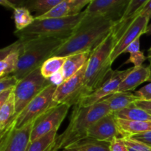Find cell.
Listing matches in <instances>:
<instances>
[{
	"label": "cell",
	"instance_id": "obj_20",
	"mask_svg": "<svg viewBox=\"0 0 151 151\" xmlns=\"http://www.w3.org/2000/svg\"><path fill=\"white\" fill-rule=\"evenodd\" d=\"M139 100H140V98L138 96L130 91L116 92L105 98L112 113L126 109L135 104L136 102Z\"/></svg>",
	"mask_w": 151,
	"mask_h": 151
},
{
	"label": "cell",
	"instance_id": "obj_23",
	"mask_svg": "<svg viewBox=\"0 0 151 151\" xmlns=\"http://www.w3.org/2000/svg\"><path fill=\"white\" fill-rule=\"evenodd\" d=\"M62 1L63 0H28L24 7L31 13H34L35 18H38L50 12Z\"/></svg>",
	"mask_w": 151,
	"mask_h": 151
},
{
	"label": "cell",
	"instance_id": "obj_9",
	"mask_svg": "<svg viewBox=\"0 0 151 151\" xmlns=\"http://www.w3.org/2000/svg\"><path fill=\"white\" fill-rule=\"evenodd\" d=\"M87 63L75 75L63 81L56 88L53 100L57 104L66 103L75 106L81 100Z\"/></svg>",
	"mask_w": 151,
	"mask_h": 151
},
{
	"label": "cell",
	"instance_id": "obj_15",
	"mask_svg": "<svg viewBox=\"0 0 151 151\" xmlns=\"http://www.w3.org/2000/svg\"><path fill=\"white\" fill-rule=\"evenodd\" d=\"M91 1V0H63L50 12L35 19L66 18L77 16L82 13L83 8L87 7Z\"/></svg>",
	"mask_w": 151,
	"mask_h": 151
},
{
	"label": "cell",
	"instance_id": "obj_22",
	"mask_svg": "<svg viewBox=\"0 0 151 151\" xmlns=\"http://www.w3.org/2000/svg\"><path fill=\"white\" fill-rule=\"evenodd\" d=\"M117 119L131 121H151V114L135 104L113 113Z\"/></svg>",
	"mask_w": 151,
	"mask_h": 151
},
{
	"label": "cell",
	"instance_id": "obj_41",
	"mask_svg": "<svg viewBox=\"0 0 151 151\" xmlns=\"http://www.w3.org/2000/svg\"><path fill=\"white\" fill-rule=\"evenodd\" d=\"M147 58L149 59V60H150V64H151V55H149L148 57H147Z\"/></svg>",
	"mask_w": 151,
	"mask_h": 151
},
{
	"label": "cell",
	"instance_id": "obj_32",
	"mask_svg": "<svg viewBox=\"0 0 151 151\" xmlns=\"http://www.w3.org/2000/svg\"><path fill=\"white\" fill-rule=\"evenodd\" d=\"M19 80L13 75L0 78V92L15 88L19 83Z\"/></svg>",
	"mask_w": 151,
	"mask_h": 151
},
{
	"label": "cell",
	"instance_id": "obj_29",
	"mask_svg": "<svg viewBox=\"0 0 151 151\" xmlns=\"http://www.w3.org/2000/svg\"><path fill=\"white\" fill-rule=\"evenodd\" d=\"M58 131H52L29 143L27 151H49L57 137Z\"/></svg>",
	"mask_w": 151,
	"mask_h": 151
},
{
	"label": "cell",
	"instance_id": "obj_40",
	"mask_svg": "<svg viewBox=\"0 0 151 151\" xmlns=\"http://www.w3.org/2000/svg\"><path fill=\"white\" fill-rule=\"evenodd\" d=\"M145 34H147V35H151V24L150 25H148V26H147V29H146Z\"/></svg>",
	"mask_w": 151,
	"mask_h": 151
},
{
	"label": "cell",
	"instance_id": "obj_33",
	"mask_svg": "<svg viewBox=\"0 0 151 151\" xmlns=\"http://www.w3.org/2000/svg\"><path fill=\"white\" fill-rule=\"evenodd\" d=\"M111 151H128L123 137H116L110 142Z\"/></svg>",
	"mask_w": 151,
	"mask_h": 151
},
{
	"label": "cell",
	"instance_id": "obj_39",
	"mask_svg": "<svg viewBox=\"0 0 151 151\" xmlns=\"http://www.w3.org/2000/svg\"><path fill=\"white\" fill-rule=\"evenodd\" d=\"M0 4L7 9H13V10L16 9L15 6L13 4H11L10 1H7V0H0Z\"/></svg>",
	"mask_w": 151,
	"mask_h": 151
},
{
	"label": "cell",
	"instance_id": "obj_34",
	"mask_svg": "<svg viewBox=\"0 0 151 151\" xmlns=\"http://www.w3.org/2000/svg\"><path fill=\"white\" fill-rule=\"evenodd\" d=\"M135 94L139 97L140 100H151V83L136 91Z\"/></svg>",
	"mask_w": 151,
	"mask_h": 151
},
{
	"label": "cell",
	"instance_id": "obj_37",
	"mask_svg": "<svg viewBox=\"0 0 151 151\" xmlns=\"http://www.w3.org/2000/svg\"><path fill=\"white\" fill-rule=\"evenodd\" d=\"M139 14L147 16L150 19H151V0H149L148 2L145 4V6L141 10Z\"/></svg>",
	"mask_w": 151,
	"mask_h": 151
},
{
	"label": "cell",
	"instance_id": "obj_3",
	"mask_svg": "<svg viewBox=\"0 0 151 151\" xmlns=\"http://www.w3.org/2000/svg\"><path fill=\"white\" fill-rule=\"evenodd\" d=\"M116 42L113 31L91 52L87 62L80 101L100 88L112 72L113 62L111 59V54Z\"/></svg>",
	"mask_w": 151,
	"mask_h": 151
},
{
	"label": "cell",
	"instance_id": "obj_30",
	"mask_svg": "<svg viewBox=\"0 0 151 151\" xmlns=\"http://www.w3.org/2000/svg\"><path fill=\"white\" fill-rule=\"evenodd\" d=\"M128 151H151V146L134 139L131 137L124 138Z\"/></svg>",
	"mask_w": 151,
	"mask_h": 151
},
{
	"label": "cell",
	"instance_id": "obj_35",
	"mask_svg": "<svg viewBox=\"0 0 151 151\" xmlns=\"http://www.w3.org/2000/svg\"><path fill=\"white\" fill-rule=\"evenodd\" d=\"M136 106L144 109L151 114V100H139L135 103Z\"/></svg>",
	"mask_w": 151,
	"mask_h": 151
},
{
	"label": "cell",
	"instance_id": "obj_17",
	"mask_svg": "<svg viewBox=\"0 0 151 151\" xmlns=\"http://www.w3.org/2000/svg\"><path fill=\"white\" fill-rule=\"evenodd\" d=\"M148 1L149 0H130L123 16L116 23L114 30L116 41L122 35L131 22L139 14L141 10L148 2Z\"/></svg>",
	"mask_w": 151,
	"mask_h": 151
},
{
	"label": "cell",
	"instance_id": "obj_2",
	"mask_svg": "<svg viewBox=\"0 0 151 151\" xmlns=\"http://www.w3.org/2000/svg\"><path fill=\"white\" fill-rule=\"evenodd\" d=\"M112 113L105 99L89 106L75 105L69 125L57 136L49 151H60L67 146L87 138L91 127L103 116Z\"/></svg>",
	"mask_w": 151,
	"mask_h": 151
},
{
	"label": "cell",
	"instance_id": "obj_13",
	"mask_svg": "<svg viewBox=\"0 0 151 151\" xmlns=\"http://www.w3.org/2000/svg\"><path fill=\"white\" fill-rule=\"evenodd\" d=\"M130 0H91L85 9L87 15H103L119 22Z\"/></svg>",
	"mask_w": 151,
	"mask_h": 151
},
{
	"label": "cell",
	"instance_id": "obj_26",
	"mask_svg": "<svg viewBox=\"0 0 151 151\" xmlns=\"http://www.w3.org/2000/svg\"><path fill=\"white\" fill-rule=\"evenodd\" d=\"M15 114L14 91L10 98L0 107V134L8 126Z\"/></svg>",
	"mask_w": 151,
	"mask_h": 151
},
{
	"label": "cell",
	"instance_id": "obj_24",
	"mask_svg": "<svg viewBox=\"0 0 151 151\" xmlns=\"http://www.w3.org/2000/svg\"><path fill=\"white\" fill-rule=\"evenodd\" d=\"M66 57L52 56L47 59L41 66V73L47 79H50L55 74L61 71Z\"/></svg>",
	"mask_w": 151,
	"mask_h": 151
},
{
	"label": "cell",
	"instance_id": "obj_6",
	"mask_svg": "<svg viewBox=\"0 0 151 151\" xmlns=\"http://www.w3.org/2000/svg\"><path fill=\"white\" fill-rule=\"evenodd\" d=\"M51 83L50 79H47L41 75V67L36 69L20 80L14 89V116H13L10 124L6 128H8L14 122L21 112L38 94H40L46 87Z\"/></svg>",
	"mask_w": 151,
	"mask_h": 151
},
{
	"label": "cell",
	"instance_id": "obj_1",
	"mask_svg": "<svg viewBox=\"0 0 151 151\" xmlns=\"http://www.w3.org/2000/svg\"><path fill=\"white\" fill-rule=\"evenodd\" d=\"M117 22L103 15H87L72 35L55 51L52 56L68 57L85 52H92L114 31Z\"/></svg>",
	"mask_w": 151,
	"mask_h": 151
},
{
	"label": "cell",
	"instance_id": "obj_28",
	"mask_svg": "<svg viewBox=\"0 0 151 151\" xmlns=\"http://www.w3.org/2000/svg\"><path fill=\"white\" fill-rule=\"evenodd\" d=\"M124 53H129L130 57L125 61V64L131 63L134 66L139 67L142 66L143 63L147 59L144 55V52L140 50V38H138L132 43L128 48L125 50Z\"/></svg>",
	"mask_w": 151,
	"mask_h": 151
},
{
	"label": "cell",
	"instance_id": "obj_25",
	"mask_svg": "<svg viewBox=\"0 0 151 151\" xmlns=\"http://www.w3.org/2000/svg\"><path fill=\"white\" fill-rule=\"evenodd\" d=\"M13 19L16 31H21L32 24L35 21V16L25 7H16L13 10Z\"/></svg>",
	"mask_w": 151,
	"mask_h": 151
},
{
	"label": "cell",
	"instance_id": "obj_27",
	"mask_svg": "<svg viewBox=\"0 0 151 151\" xmlns=\"http://www.w3.org/2000/svg\"><path fill=\"white\" fill-rule=\"evenodd\" d=\"M20 52H14L6 55L0 61V78L13 75L18 67Z\"/></svg>",
	"mask_w": 151,
	"mask_h": 151
},
{
	"label": "cell",
	"instance_id": "obj_16",
	"mask_svg": "<svg viewBox=\"0 0 151 151\" xmlns=\"http://www.w3.org/2000/svg\"><path fill=\"white\" fill-rule=\"evenodd\" d=\"M150 80L151 69L149 66L131 67V71L119 85L117 92L134 91L142 83Z\"/></svg>",
	"mask_w": 151,
	"mask_h": 151
},
{
	"label": "cell",
	"instance_id": "obj_11",
	"mask_svg": "<svg viewBox=\"0 0 151 151\" xmlns=\"http://www.w3.org/2000/svg\"><path fill=\"white\" fill-rule=\"evenodd\" d=\"M34 122L19 128H10L0 134V151H27Z\"/></svg>",
	"mask_w": 151,
	"mask_h": 151
},
{
	"label": "cell",
	"instance_id": "obj_5",
	"mask_svg": "<svg viewBox=\"0 0 151 151\" xmlns=\"http://www.w3.org/2000/svg\"><path fill=\"white\" fill-rule=\"evenodd\" d=\"M85 14L83 10L80 14L71 17L35 19L32 24L21 31L16 30L14 34L24 41L44 37L68 38Z\"/></svg>",
	"mask_w": 151,
	"mask_h": 151
},
{
	"label": "cell",
	"instance_id": "obj_38",
	"mask_svg": "<svg viewBox=\"0 0 151 151\" xmlns=\"http://www.w3.org/2000/svg\"><path fill=\"white\" fill-rule=\"evenodd\" d=\"M7 1H10L11 4H13L16 8V7H24L28 0H7Z\"/></svg>",
	"mask_w": 151,
	"mask_h": 151
},
{
	"label": "cell",
	"instance_id": "obj_8",
	"mask_svg": "<svg viewBox=\"0 0 151 151\" xmlns=\"http://www.w3.org/2000/svg\"><path fill=\"white\" fill-rule=\"evenodd\" d=\"M70 107L66 103L58 104L36 119L31 132L30 142L51 131H58L67 115Z\"/></svg>",
	"mask_w": 151,
	"mask_h": 151
},
{
	"label": "cell",
	"instance_id": "obj_7",
	"mask_svg": "<svg viewBox=\"0 0 151 151\" xmlns=\"http://www.w3.org/2000/svg\"><path fill=\"white\" fill-rule=\"evenodd\" d=\"M57 86H58L52 83L50 85L46 87L26 106V108L16 117L14 122L5 130L10 128L19 129L22 128L30 122L35 121L43 114L58 105L55 103L53 100V96Z\"/></svg>",
	"mask_w": 151,
	"mask_h": 151
},
{
	"label": "cell",
	"instance_id": "obj_21",
	"mask_svg": "<svg viewBox=\"0 0 151 151\" xmlns=\"http://www.w3.org/2000/svg\"><path fill=\"white\" fill-rule=\"evenodd\" d=\"M60 151H111L110 142L87 137L67 146Z\"/></svg>",
	"mask_w": 151,
	"mask_h": 151
},
{
	"label": "cell",
	"instance_id": "obj_4",
	"mask_svg": "<svg viewBox=\"0 0 151 151\" xmlns=\"http://www.w3.org/2000/svg\"><path fill=\"white\" fill-rule=\"evenodd\" d=\"M67 38L44 37L24 41L18 67L13 74L19 81L42 66Z\"/></svg>",
	"mask_w": 151,
	"mask_h": 151
},
{
	"label": "cell",
	"instance_id": "obj_19",
	"mask_svg": "<svg viewBox=\"0 0 151 151\" xmlns=\"http://www.w3.org/2000/svg\"><path fill=\"white\" fill-rule=\"evenodd\" d=\"M116 122L123 138L151 131V121H131L116 118Z\"/></svg>",
	"mask_w": 151,
	"mask_h": 151
},
{
	"label": "cell",
	"instance_id": "obj_12",
	"mask_svg": "<svg viewBox=\"0 0 151 151\" xmlns=\"http://www.w3.org/2000/svg\"><path fill=\"white\" fill-rule=\"evenodd\" d=\"M130 71H131V68L123 71H112L107 80L103 83V85L100 88H97L89 95L83 97L77 105L81 106H91L106 98L109 96L117 92L119 85Z\"/></svg>",
	"mask_w": 151,
	"mask_h": 151
},
{
	"label": "cell",
	"instance_id": "obj_18",
	"mask_svg": "<svg viewBox=\"0 0 151 151\" xmlns=\"http://www.w3.org/2000/svg\"><path fill=\"white\" fill-rule=\"evenodd\" d=\"M91 53L89 52L76 53L66 57V60L61 69V73L64 81L69 79L71 77L81 70L84 65L88 62Z\"/></svg>",
	"mask_w": 151,
	"mask_h": 151
},
{
	"label": "cell",
	"instance_id": "obj_36",
	"mask_svg": "<svg viewBox=\"0 0 151 151\" xmlns=\"http://www.w3.org/2000/svg\"><path fill=\"white\" fill-rule=\"evenodd\" d=\"M14 89L15 88H13V89H8L0 92V107L4 105V103L10 98V95L13 92Z\"/></svg>",
	"mask_w": 151,
	"mask_h": 151
},
{
	"label": "cell",
	"instance_id": "obj_31",
	"mask_svg": "<svg viewBox=\"0 0 151 151\" xmlns=\"http://www.w3.org/2000/svg\"><path fill=\"white\" fill-rule=\"evenodd\" d=\"M24 42L22 40L19 39L16 42L13 43V44H10L9 46L4 47L0 50V58L3 59L6 55L11 52H22V50L24 48Z\"/></svg>",
	"mask_w": 151,
	"mask_h": 151
},
{
	"label": "cell",
	"instance_id": "obj_10",
	"mask_svg": "<svg viewBox=\"0 0 151 151\" xmlns=\"http://www.w3.org/2000/svg\"><path fill=\"white\" fill-rule=\"evenodd\" d=\"M149 21L150 19H148L147 16L139 14L131 22L115 44L113 51L111 54V59L113 63L119 55L123 54L125 50L134 41L140 38L142 35L145 34Z\"/></svg>",
	"mask_w": 151,
	"mask_h": 151
},
{
	"label": "cell",
	"instance_id": "obj_42",
	"mask_svg": "<svg viewBox=\"0 0 151 151\" xmlns=\"http://www.w3.org/2000/svg\"><path fill=\"white\" fill-rule=\"evenodd\" d=\"M149 52H150V55H151V47H150V50H149Z\"/></svg>",
	"mask_w": 151,
	"mask_h": 151
},
{
	"label": "cell",
	"instance_id": "obj_14",
	"mask_svg": "<svg viewBox=\"0 0 151 151\" xmlns=\"http://www.w3.org/2000/svg\"><path fill=\"white\" fill-rule=\"evenodd\" d=\"M87 137L108 142L116 137H122L114 114L111 113L96 122L88 131Z\"/></svg>",
	"mask_w": 151,
	"mask_h": 151
}]
</instances>
